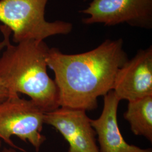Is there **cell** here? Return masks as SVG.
Instances as JSON below:
<instances>
[{"label": "cell", "instance_id": "obj_11", "mask_svg": "<svg viewBox=\"0 0 152 152\" xmlns=\"http://www.w3.org/2000/svg\"><path fill=\"white\" fill-rule=\"evenodd\" d=\"M0 152H16V151L13 148H4Z\"/></svg>", "mask_w": 152, "mask_h": 152}, {"label": "cell", "instance_id": "obj_6", "mask_svg": "<svg viewBox=\"0 0 152 152\" xmlns=\"http://www.w3.org/2000/svg\"><path fill=\"white\" fill-rule=\"evenodd\" d=\"M86 112L60 107L45 114L44 123L59 131L69 144L68 152H100Z\"/></svg>", "mask_w": 152, "mask_h": 152}, {"label": "cell", "instance_id": "obj_7", "mask_svg": "<svg viewBox=\"0 0 152 152\" xmlns=\"http://www.w3.org/2000/svg\"><path fill=\"white\" fill-rule=\"evenodd\" d=\"M113 90L120 100L152 95V47L140 50L118 71Z\"/></svg>", "mask_w": 152, "mask_h": 152}, {"label": "cell", "instance_id": "obj_3", "mask_svg": "<svg viewBox=\"0 0 152 152\" xmlns=\"http://www.w3.org/2000/svg\"><path fill=\"white\" fill-rule=\"evenodd\" d=\"M48 0H0V22L13 33L15 43L27 40L44 41L73 29L69 22H48L45 18Z\"/></svg>", "mask_w": 152, "mask_h": 152}, {"label": "cell", "instance_id": "obj_8", "mask_svg": "<svg viewBox=\"0 0 152 152\" xmlns=\"http://www.w3.org/2000/svg\"><path fill=\"white\" fill-rule=\"evenodd\" d=\"M121 101L113 90L104 96L101 115L90 124L98 135L100 152H152V149H142L125 141L117 122V110Z\"/></svg>", "mask_w": 152, "mask_h": 152}, {"label": "cell", "instance_id": "obj_5", "mask_svg": "<svg viewBox=\"0 0 152 152\" xmlns=\"http://www.w3.org/2000/svg\"><path fill=\"white\" fill-rule=\"evenodd\" d=\"M80 12L88 15L82 20L86 25L126 23L134 27L152 28V0H92Z\"/></svg>", "mask_w": 152, "mask_h": 152}, {"label": "cell", "instance_id": "obj_1", "mask_svg": "<svg viewBox=\"0 0 152 152\" xmlns=\"http://www.w3.org/2000/svg\"><path fill=\"white\" fill-rule=\"evenodd\" d=\"M129 60L121 38L106 39L96 48L77 54L49 49L46 62L54 73L59 107L97 108L98 98L113 90L118 71Z\"/></svg>", "mask_w": 152, "mask_h": 152}, {"label": "cell", "instance_id": "obj_9", "mask_svg": "<svg viewBox=\"0 0 152 152\" xmlns=\"http://www.w3.org/2000/svg\"><path fill=\"white\" fill-rule=\"evenodd\" d=\"M124 118L136 135L142 136L152 141V95L129 102Z\"/></svg>", "mask_w": 152, "mask_h": 152}, {"label": "cell", "instance_id": "obj_12", "mask_svg": "<svg viewBox=\"0 0 152 152\" xmlns=\"http://www.w3.org/2000/svg\"><path fill=\"white\" fill-rule=\"evenodd\" d=\"M0 144H1V143H0ZM0 146H1V145H0Z\"/></svg>", "mask_w": 152, "mask_h": 152}, {"label": "cell", "instance_id": "obj_4", "mask_svg": "<svg viewBox=\"0 0 152 152\" xmlns=\"http://www.w3.org/2000/svg\"><path fill=\"white\" fill-rule=\"evenodd\" d=\"M45 113L31 100L19 95L9 96L0 103V138L11 147L19 149L11 141L16 136L29 142L36 151L46 140L41 134Z\"/></svg>", "mask_w": 152, "mask_h": 152}, {"label": "cell", "instance_id": "obj_2", "mask_svg": "<svg viewBox=\"0 0 152 152\" xmlns=\"http://www.w3.org/2000/svg\"><path fill=\"white\" fill-rule=\"evenodd\" d=\"M5 48L0 58V80L9 96L26 94L45 113L59 108L57 87L47 72L50 48L44 41L9 43Z\"/></svg>", "mask_w": 152, "mask_h": 152}, {"label": "cell", "instance_id": "obj_10", "mask_svg": "<svg viewBox=\"0 0 152 152\" xmlns=\"http://www.w3.org/2000/svg\"><path fill=\"white\" fill-rule=\"evenodd\" d=\"M0 29L4 36V40L0 42V51L1 50L5 48L7 45L10 43V36L11 35V31L6 27L5 26H2L0 27ZM9 94L6 88L5 85L2 81L0 80V103L5 100L7 98H9Z\"/></svg>", "mask_w": 152, "mask_h": 152}]
</instances>
